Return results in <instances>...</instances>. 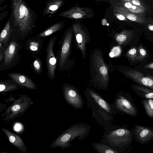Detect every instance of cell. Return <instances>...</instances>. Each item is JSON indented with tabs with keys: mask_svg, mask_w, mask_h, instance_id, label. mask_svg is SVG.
I'll return each instance as SVG.
<instances>
[{
	"mask_svg": "<svg viewBox=\"0 0 153 153\" xmlns=\"http://www.w3.org/2000/svg\"><path fill=\"white\" fill-rule=\"evenodd\" d=\"M11 8L9 20L12 29L26 36L35 26L36 16L24 0H11Z\"/></svg>",
	"mask_w": 153,
	"mask_h": 153,
	"instance_id": "cell-1",
	"label": "cell"
},
{
	"mask_svg": "<svg viewBox=\"0 0 153 153\" xmlns=\"http://www.w3.org/2000/svg\"><path fill=\"white\" fill-rule=\"evenodd\" d=\"M88 105L93 112L92 117L97 121L111 122L113 115L117 111L113 104H110L98 93L90 89H87L84 93Z\"/></svg>",
	"mask_w": 153,
	"mask_h": 153,
	"instance_id": "cell-2",
	"label": "cell"
},
{
	"mask_svg": "<svg viewBox=\"0 0 153 153\" xmlns=\"http://www.w3.org/2000/svg\"><path fill=\"white\" fill-rule=\"evenodd\" d=\"M90 66L92 85L98 89L107 91L109 82L108 69L102 53L99 49L95 48L93 51Z\"/></svg>",
	"mask_w": 153,
	"mask_h": 153,
	"instance_id": "cell-3",
	"label": "cell"
},
{
	"mask_svg": "<svg viewBox=\"0 0 153 153\" xmlns=\"http://www.w3.org/2000/svg\"><path fill=\"white\" fill-rule=\"evenodd\" d=\"M91 129L90 126L83 123L74 124L60 134L50 145V147H60L62 149L68 148L72 145L71 142L77 137L80 140L85 139Z\"/></svg>",
	"mask_w": 153,
	"mask_h": 153,
	"instance_id": "cell-4",
	"label": "cell"
},
{
	"mask_svg": "<svg viewBox=\"0 0 153 153\" xmlns=\"http://www.w3.org/2000/svg\"><path fill=\"white\" fill-rule=\"evenodd\" d=\"M103 140L105 144L115 149L121 148L126 146L131 141L132 134L131 131L127 129L120 128L114 129L105 134Z\"/></svg>",
	"mask_w": 153,
	"mask_h": 153,
	"instance_id": "cell-5",
	"label": "cell"
},
{
	"mask_svg": "<svg viewBox=\"0 0 153 153\" xmlns=\"http://www.w3.org/2000/svg\"><path fill=\"white\" fill-rule=\"evenodd\" d=\"M32 104V99L28 95H20L2 114L4 117L3 120L10 121L21 116Z\"/></svg>",
	"mask_w": 153,
	"mask_h": 153,
	"instance_id": "cell-6",
	"label": "cell"
},
{
	"mask_svg": "<svg viewBox=\"0 0 153 153\" xmlns=\"http://www.w3.org/2000/svg\"><path fill=\"white\" fill-rule=\"evenodd\" d=\"M62 88L64 99L69 105L76 109L83 108L84 100L75 87L65 83Z\"/></svg>",
	"mask_w": 153,
	"mask_h": 153,
	"instance_id": "cell-7",
	"label": "cell"
},
{
	"mask_svg": "<svg viewBox=\"0 0 153 153\" xmlns=\"http://www.w3.org/2000/svg\"><path fill=\"white\" fill-rule=\"evenodd\" d=\"M57 37L51 38L49 40L46 49V61L48 76L51 79L56 77L55 71L57 65V60L53 51V48Z\"/></svg>",
	"mask_w": 153,
	"mask_h": 153,
	"instance_id": "cell-8",
	"label": "cell"
},
{
	"mask_svg": "<svg viewBox=\"0 0 153 153\" xmlns=\"http://www.w3.org/2000/svg\"><path fill=\"white\" fill-rule=\"evenodd\" d=\"M71 28L65 32L62 40L60 50L59 59V68L63 67L67 62L69 56L72 39Z\"/></svg>",
	"mask_w": 153,
	"mask_h": 153,
	"instance_id": "cell-9",
	"label": "cell"
},
{
	"mask_svg": "<svg viewBox=\"0 0 153 153\" xmlns=\"http://www.w3.org/2000/svg\"><path fill=\"white\" fill-rule=\"evenodd\" d=\"M72 26L78 47L82 51L84 58L85 59L86 44L89 40L87 33L80 24L74 23Z\"/></svg>",
	"mask_w": 153,
	"mask_h": 153,
	"instance_id": "cell-10",
	"label": "cell"
},
{
	"mask_svg": "<svg viewBox=\"0 0 153 153\" xmlns=\"http://www.w3.org/2000/svg\"><path fill=\"white\" fill-rule=\"evenodd\" d=\"M113 104L117 111L133 116H136L137 114L134 105L123 95H117Z\"/></svg>",
	"mask_w": 153,
	"mask_h": 153,
	"instance_id": "cell-11",
	"label": "cell"
},
{
	"mask_svg": "<svg viewBox=\"0 0 153 153\" xmlns=\"http://www.w3.org/2000/svg\"><path fill=\"white\" fill-rule=\"evenodd\" d=\"M59 15L72 19H82L92 17V12L87 8L74 7L61 13Z\"/></svg>",
	"mask_w": 153,
	"mask_h": 153,
	"instance_id": "cell-12",
	"label": "cell"
},
{
	"mask_svg": "<svg viewBox=\"0 0 153 153\" xmlns=\"http://www.w3.org/2000/svg\"><path fill=\"white\" fill-rule=\"evenodd\" d=\"M126 75L137 83L153 90V76L140 71L129 70L125 72Z\"/></svg>",
	"mask_w": 153,
	"mask_h": 153,
	"instance_id": "cell-13",
	"label": "cell"
},
{
	"mask_svg": "<svg viewBox=\"0 0 153 153\" xmlns=\"http://www.w3.org/2000/svg\"><path fill=\"white\" fill-rule=\"evenodd\" d=\"M133 134L136 141L140 144H146L153 139V129L135 125Z\"/></svg>",
	"mask_w": 153,
	"mask_h": 153,
	"instance_id": "cell-14",
	"label": "cell"
},
{
	"mask_svg": "<svg viewBox=\"0 0 153 153\" xmlns=\"http://www.w3.org/2000/svg\"><path fill=\"white\" fill-rule=\"evenodd\" d=\"M113 8L114 12L122 14L126 18L131 21L140 23H143L145 22V19L142 15L135 14L131 12L120 3H118L117 5H114Z\"/></svg>",
	"mask_w": 153,
	"mask_h": 153,
	"instance_id": "cell-15",
	"label": "cell"
},
{
	"mask_svg": "<svg viewBox=\"0 0 153 153\" xmlns=\"http://www.w3.org/2000/svg\"><path fill=\"white\" fill-rule=\"evenodd\" d=\"M8 76L18 84L28 89L35 90L36 85L33 81L25 75L16 73H10Z\"/></svg>",
	"mask_w": 153,
	"mask_h": 153,
	"instance_id": "cell-16",
	"label": "cell"
},
{
	"mask_svg": "<svg viewBox=\"0 0 153 153\" xmlns=\"http://www.w3.org/2000/svg\"><path fill=\"white\" fill-rule=\"evenodd\" d=\"M1 130L8 137L9 141L12 144L16 146L22 153H26L27 147L22 138L5 128H2Z\"/></svg>",
	"mask_w": 153,
	"mask_h": 153,
	"instance_id": "cell-17",
	"label": "cell"
},
{
	"mask_svg": "<svg viewBox=\"0 0 153 153\" xmlns=\"http://www.w3.org/2000/svg\"><path fill=\"white\" fill-rule=\"evenodd\" d=\"M18 44L12 41L6 47L4 55V64L5 66L10 64L14 59L18 51Z\"/></svg>",
	"mask_w": 153,
	"mask_h": 153,
	"instance_id": "cell-18",
	"label": "cell"
},
{
	"mask_svg": "<svg viewBox=\"0 0 153 153\" xmlns=\"http://www.w3.org/2000/svg\"><path fill=\"white\" fill-rule=\"evenodd\" d=\"M63 0H49L46 4L43 15H49V16L54 14L63 4Z\"/></svg>",
	"mask_w": 153,
	"mask_h": 153,
	"instance_id": "cell-19",
	"label": "cell"
},
{
	"mask_svg": "<svg viewBox=\"0 0 153 153\" xmlns=\"http://www.w3.org/2000/svg\"><path fill=\"white\" fill-rule=\"evenodd\" d=\"M135 92L144 99H153V90L146 87L133 85L132 86Z\"/></svg>",
	"mask_w": 153,
	"mask_h": 153,
	"instance_id": "cell-20",
	"label": "cell"
},
{
	"mask_svg": "<svg viewBox=\"0 0 153 153\" xmlns=\"http://www.w3.org/2000/svg\"><path fill=\"white\" fill-rule=\"evenodd\" d=\"M12 80H1L0 81V92H5L17 90L18 86L15 82H13Z\"/></svg>",
	"mask_w": 153,
	"mask_h": 153,
	"instance_id": "cell-21",
	"label": "cell"
},
{
	"mask_svg": "<svg viewBox=\"0 0 153 153\" xmlns=\"http://www.w3.org/2000/svg\"><path fill=\"white\" fill-rule=\"evenodd\" d=\"M63 24L62 22H57L45 29L35 37H47L61 29L63 27Z\"/></svg>",
	"mask_w": 153,
	"mask_h": 153,
	"instance_id": "cell-22",
	"label": "cell"
},
{
	"mask_svg": "<svg viewBox=\"0 0 153 153\" xmlns=\"http://www.w3.org/2000/svg\"><path fill=\"white\" fill-rule=\"evenodd\" d=\"M13 31L10 21L9 19L6 24L0 35V43L7 45L11 33Z\"/></svg>",
	"mask_w": 153,
	"mask_h": 153,
	"instance_id": "cell-23",
	"label": "cell"
},
{
	"mask_svg": "<svg viewBox=\"0 0 153 153\" xmlns=\"http://www.w3.org/2000/svg\"><path fill=\"white\" fill-rule=\"evenodd\" d=\"M95 150L100 153H119V152L107 146L100 143H95L92 144Z\"/></svg>",
	"mask_w": 153,
	"mask_h": 153,
	"instance_id": "cell-24",
	"label": "cell"
},
{
	"mask_svg": "<svg viewBox=\"0 0 153 153\" xmlns=\"http://www.w3.org/2000/svg\"><path fill=\"white\" fill-rule=\"evenodd\" d=\"M145 111L150 117H153V99H144L141 101Z\"/></svg>",
	"mask_w": 153,
	"mask_h": 153,
	"instance_id": "cell-25",
	"label": "cell"
},
{
	"mask_svg": "<svg viewBox=\"0 0 153 153\" xmlns=\"http://www.w3.org/2000/svg\"><path fill=\"white\" fill-rule=\"evenodd\" d=\"M129 32L124 31L117 34L115 38L116 42L119 45H122L126 42L129 37Z\"/></svg>",
	"mask_w": 153,
	"mask_h": 153,
	"instance_id": "cell-26",
	"label": "cell"
},
{
	"mask_svg": "<svg viewBox=\"0 0 153 153\" xmlns=\"http://www.w3.org/2000/svg\"><path fill=\"white\" fill-rule=\"evenodd\" d=\"M33 68L36 72L38 74H40L42 70V63L40 59L36 57L33 62Z\"/></svg>",
	"mask_w": 153,
	"mask_h": 153,
	"instance_id": "cell-27",
	"label": "cell"
},
{
	"mask_svg": "<svg viewBox=\"0 0 153 153\" xmlns=\"http://www.w3.org/2000/svg\"><path fill=\"white\" fill-rule=\"evenodd\" d=\"M127 57L132 62L137 59V49L135 47L129 50L127 53Z\"/></svg>",
	"mask_w": 153,
	"mask_h": 153,
	"instance_id": "cell-28",
	"label": "cell"
},
{
	"mask_svg": "<svg viewBox=\"0 0 153 153\" xmlns=\"http://www.w3.org/2000/svg\"><path fill=\"white\" fill-rule=\"evenodd\" d=\"M147 52L146 50L142 46L139 47L137 49V59L138 60L142 61L146 57Z\"/></svg>",
	"mask_w": 153,
	"mask_h": 153,
	"instance_id": "cell-29",
	"label": "cell"
},
{
	"mask_svg": "<svg viewBox=\"0 0 153 153\" xmlns=\"http://www.w3.org/2000/svg\"><path fill=\"white\" fill-rule=\"evenodd\" d=\"M39 47V43L36 41H31L29 43V48L32 51H37L38 50Z\"/></svg>",
	"mask_w": 153,
	"mask_h": 153,
	"instance_id": "cell-30",
	"label": "cell"
},
{
	"mask_svg": "<svg viewBox=\"0 0 153 153\" xmlns=\"http://www.w3.org/2000/svg\"><path fill=\"white\" fill-rule=\"evenodd\" d=\"M121 1H128L132 4L140 6L146 9V7L143 2L141 0H120Z\"/></svg>",
	"mask_w": 153,
	"mask_h": 153,
	"instance_id": "cell-31",
	"label": "cell"
},
{
	"mask_svg": "<svg viewBox=\"0 0 153 153\" xmlns=\"http://www.w3.org/2000/svg\"><path fill=\"white\" fill-rule=\"evenodd\" d=\"M121 52V49L119 46L114 48L110 53V56L111 57L119 56Z\"/></svg>",
	"mask_w": 153,
	"mask_h": 153,
	"instance_id": "cell-32",
	"label": "cell"
},
{
	"mask_svg": "<svg viewBox=\"0 0 153 153\" xmlns=\"http://www.w3.org/2000/svg\"><path fill=\"white\" fill-rule=\"evenodd\" d=\"M7 45H4L0 43V62H1L4 57V53L6 48Z\"/></svg>",
	"mask_w": 153,
	"mask_h": 153,
	"instance_id": "cell-33",
	"label": "cell"
},
{
	"mask_svg": "<svg viewBox=\"0 0 153 153\" xmlns=\"http://www.w3.org/2000/svg\"><path fill=\"white\" fill-rule=\"evenodd\" d=\"M114 15L118 19L121 20H126V18L122 14L116 12L114 13Z\"/></svg>",
	"mask_w": 153,
	"mask_h": 153,
	"instance_id": "cell-34",
	"label": "cell"
},
{
	"mask_svg": "<svg viewBox=\"0 0 153 153\" xmlns=\"http://www.w3.org/2000/svg\"><path fill=\"white\" fill-rule=\"evenodd\" d=\"M148 29L150 30L153 31V20L150 21L147 25Z\"/></svg>",
	"mask_w": 153,
	"mask_h": 153,
	"instance_id": "cell-35",
	"label": "cell"
},
{
	"mask_svg": "<svg viewBox=\"0 0 153 153\" xmlns=\"http://www.w3.org/2000/svg\"><path fill=\"white\" fill-rule=\"evenodd\" d=\"M144 67L145 68L153 69V62L145 66Z\"/></svg>",
	"mask_w": 153,
	"mask_h": 153,
	"instance_id": "cell-36",
	"label": "cell"
}]
</instances>
